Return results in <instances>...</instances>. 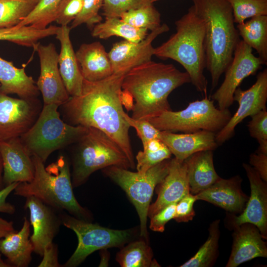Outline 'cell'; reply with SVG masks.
I'll return each mask as SVG.
<instances>
[{
    "label": "cell",
    "instance_id": "obj_1",
    "mask_svg": "<svg viewBox=\"0 0 267 267\" xmlns=\"http://www.w3.org/2000/svg\"><path fill=\"white\" fill-rule=\"evenodd\" d=\"M124 76L113 74L96 82L84 79L81 94L70 96L60 106L66 123L103 132L120 146L134 168L129 134L131 127L124 118L121 99Z\"/></svg>",
    "mask_w": 267,
    "mask_h": 267
},
{
    "label": "cell",
    "instance_id": "obj_2",
    "mask_svg": "<svg viewBox=\"0 0 267 267\" xmlns=\"http://www.w3.org/2000/svg\"><path fill=\"white\" fill-rule=\"evenodd\" d=\"M190 83L186 72L172 64L150 60L127 73L122 83L123 105L132 112V118L146 120L171 110L168 97L176 89Z\"/></svg>",
    "mask_w": 267,
    "mask_h": 267
},
{
    "label": "cell",
    "instance_id": "obj_3",
    "mask_svg": "<svg viewBox=\"0 0 267 267\" xmlns=\"http://www.w3.org/2000/svg\"><path fill=\"white\" fill-rule=\"evenodd\" d=\"M192 0L195 12L205 22L206 68L213 89L232 60L240 36L226 0Z\"/></svg>",
    "mask_w": 267,
    "mask_h": 267
},
{
    "label": "cell",
    "instance_id": "obj_4",
    "mask_svg": "<svg viewBox=\"0 0 267 267\" xmlns=\"http://www.w3.org/2000/svg\"><path fill=\"white\" fill-rule=\"evenodd\" d=\"M31 157L35 167L34 178L31 182H20L14 194L25 198L33 196L58 211H66L89 221L91 214L74 196L68 159L61 155L45 167L39 157Z\"/></svg>",
    "mask_w": 267,
    "mask_h": 267
},
{
    "label": "cell",
    "instance_id": "obj_5",
    "mask_svg": "<svg viewBox=\"0 0 267 267\" xmlns=\"http://www.w3.org/2000/svg\"><path fill=\"white\" fill-rule=\"evenodd\" d=\"M176 32L165 42L154 48V55L172 59L181 65L190 83L200 92L206 93L208 82L206 68L205 24L191 6L187 13L175 22Z\"/></svg>",
    "mask_w": 267,
    "mask_h": 267
},
{
    "label": "cell",
    "instance_id": "obj_6",
    "mask_svg": "<svg viewBox=\"0 0 267 267\" xmlns=\"http://www.w3.org/2000/svg\"><path fill=\"white\" fill-rule=\"evenodd\" d=\"M58 107L44 104L34 125L19 137L29 155L37 156L44 163L53 152L77 142L88 130L64 122Z\"/></svg>",
    "mask_w": 267,
    "mask_h": 267
},
{
    "label": "cell",
    "instance_id": "obj_7",
    "mask_svg": "<svg viewBox=\"0 0 267 267\" xmlns=\"http://www.w3.org/2000/svg\"><path fill=\"white\" fill-rule=\"evenodd\" d=\"M76 143L78 146L72 157L73 187L84 184L93 172L99 169L112 166L133 169L120 146L99 129L88 127L87 133Z\"/></svg>",
    "mask_w": 267,
    "mask_h": 267
},
{
    "label": "cell",
    "instance_id": "obj_8",
    "mask_svg": "<svg viewBox=\"0 0 267 267\" xmlns=\"http://www.w3.org/2000/svg\"><path fill=\"white\" fill-rule=\"evenodd\" d=\"M231 116L228 109L216 108L214 100L206 95L202 100L189 103L183 110L166 111L147 121L161 131L191 133L205 130L216 133L223 128Z\"/></svg>",
    "mask_w": 267,
    "mask_h": 267
},
{
    "label": "cell",
    "instance_id": "obj_9",
    "mask_svg": "<svg viewBox=\"0 0 267 267\" xmlns=\"http://www.w3.org/2000/svg\"><path fill=\"white\" fill-rule=\"evenodd\" d=\"M169 160L158 163L143 174L116 166L103 169V173L126 192L134 206L140 219V236L146 239L150 203L155 188L168 174Z\"/></svg>",
    "mask_w": 267,
    "mask_h": 267
},
{
    "label": "cell",
    "instance_id": "obj_10",
    "mask_svg": "<svg viewBox=\"0 0 267 267\" xmlns=\"http://www.w3.org/2000/svg\"><path fill=\"white\" fill-rule=\"evenodd\" d=\"M60 216L62 224L74 231L78 240L75 252L63 265L64 267L79 266L95 251L123 247L132 237L129 229H109L77 218L64 211H60Z\"/></svg>",
    "mask_w": 267,
    "mask_h": 267
},
{
    "label": "cell",
    "instance_id": "obj_11",
    "mask_svg": "<svg viewBox=\"0 0 267 267\" xmlns=\"http://www.w3.org/2000/svg\"><path fill=\"white\" fill-rule=\"evenodd\" d=\"M264 64L263 61L253 53V49L240 40L233 54L232 60L226 70L222 83L212 94V98L216 101L218 108L225 110L233 104V95L243 80L254 75Z\"/></svg>",
    "mask_w": 267,
    "mask_h": 267
},
{
    "label": "cell",
    "instance_id": "obj_12",
    "mask_svg": "<svg viewBox=\"0 0 267 267\" xmlns=\"http://www.w3.org/2000/svg\"><path fill=\"white\" fill-rule=\"evenodd\" d=\"M42 109L37 97L13 98L0 90V140L20 137L34 125Z\"/></svg>",
    "mask_w": 267,
    "mask_h": 267
},
{
    "label": "cell",
    "instance_id": "obj_13",
    "mask_svg": "<svg viewBox=\"0 0 267 267\" xmlns=\"http://www.w3.org/2000/svg\"><path fill=\"white\" fill-rule=\"evenodd\" d=\"M239 106L227 123L216 134L219 145L225 142L234 134L235 128L244 119L266 108L267 101V69L258 73L254 84L247 90L238 88L233 95Z\"/></svg>",
    "mask_w": 267,
    "mask_h": 267
},
{
    "label": "cell",
    "instance_id": "obj_14",
    "mask_svg": "<svg viewBox=\"0 0 267 267\" xmlns=\"http://www.w3.org/2000/svg\"><path fill=\"white\" fill-rule=\"evenodd\" d=\"M40 62V75L36 83L42 94L44 104L60 106L70 98L58 68V54L52 43L43 45L38 43L34 48Z\"/></svg>",
    "mask_w": 267,
    "mask_h": 267
},
{
    "label": "cell",
    "instance_id": "obj_15",
    "mask_svg": "<svg viewBox=\"0 0 267 267\" xmlns=\"http://www.w3.org/2000/svg\"><path fill=\"white\" fill-rule=\"evenodd\" d=\"M169 30L168 26L164 23L139 42L124 40L115 43L108 52L113 74L125 75L133 68L151 60L154 50L153 41Z\"/></svg>",
    "mask_w": 267,
    "mask_h": 267
},
{
    "label": "cell",
    "instance_id": "obj_16",
    "mask_svg": "<svg viewBox=\"0 0 267 267\" xmlns=\"http://www.w3.org/2000/svg\"><path fill=\"white\" fill-rule=\"evenodd\" d=\"M251 188V195L243 211L238 216H229L233 228L244 223L255 225L264 239H267V184L251 166L243 164Z\"/></svg>",
    "mask_w": 267,
    "mask_h": 267
},
{
    "label": "cell",
    "instance_id": "obj_17",
    "mask_svg": "<svg viewBox=\"0 0 267 267\" xmlns=\"http://www.w3.org/2000/svg\"><path fill=\"white\" fill-rule=\"evenodd\" d=\"M30 212L33 232L30 239L36 254L42 257L45 246L53 242L62 224L60 211L33 196L26 197L24 205Z\"/></svg>",
    "mask_w": 267,
    "mask_h": 267
},
{
    "label": "cell",
    "instance_id": "obj_18",
    "mask_svg": "<svg viewBox=\"0 0 267 267\" xmlns=\"http://www.w3.org/2000/svg\"><path fill=\"white\" fill-rule=\"evenodd\" d=\"M3 162V180L6 186L15 182H31L35 174L32 157L19 137L0 140Z\"/></svg>",
    "mask_w": 267,
    "mask_h": 267
},
{
    "label": "cell",
    "instance_id": "obj_19",
    "mask_svg": "<svg viewBox=\"0 0 267 267\" xmlns=\"http://www.w3.org/2000/svg\"><path fill=\"white\" fill-rule=\"evenodd\" d=\"M156 186L158 196L149 207L148 217L150 218L165 207L177 203L190 193L184 161L175 158L170 159L168 174Z\"/></svg>",
    "mask_w": 267,
    "mask_h": 267
},
{
    "label": "cell",
    "instance_id": "obj_20",
    "mask_svg": "<svg viewBox=\"0 0 267 267\" xmlns=\"http://www.w3.org/2000/svg\"><path fill=\"white\" fill-rule=\"evenodd\" d=\"M241 182L239 176L228 179L220 177L208 188L195 195L197 200L212 203L232 214H240L249 199L242 190Z\"/></svg>",
    "mask_w": 267,
    "mask_h": 267
},
{
    "label": "cell",
    "instance_id": "obj_21",
    "mask_svg": "<svg viewBox=\"0 0 267 267\" xmlns=\"http://www.w3.org/2000/svg\"><path fill=\"white\" fill-rule=\"evenodd\" d=\"M233 228L232 250L226 267H236L255 258L267 257L266 242L257 226L244 223Z\"/></svg>",
    "mask_w": 267,
    "mask_h": 267
},
{
    "label": "cell",
    "instance_id": "obj_22",
    "mask_svg": "<svg viewBox=\"0 0 267 267\" xmlns=\"http://www.w3.org/2000/svg\"><path fill=\"white\" fill-rule=\"evenodd\" d=\"M159 139L168 147L175 158L181 161L199 151H213L218 146L216 134L205 130L182 134L161 131Z\"/></svg>",
    "mask_w": 267,
    "mask_h": 267
},
{
    "label": "cell",
    "instance_id": "obj_23",
    "mask_svg": "<svg viewBox=\"0 0 267 267\" xmlns=\"http://www.w3.org/2000/svg\"><path fill=\"white\" fill-rule=\"evenodd\" d=\"M71 30L68 26L58 27L55 36L60 44L59 72L69 95L76 96L81 94L84 78L70 40Z\"/></svg>",
    "mask_w": 267,
    "mask_h": 267
},
{
    "label": "cell",
    "instance_id": "obj_24",
    "mask_svg": "<svg viewBox=\"0 0 267 267\" xmlns=\"http://www.w3.org/2000/svg\"><path fill=\"white\" fill-rule=\"evenodd\" d=\"M75 53L85 80L98 81L113 74L108 53L100 43L83 44Z\"/></svg>",
    "mask_w": 267,
    "mask_h": 267
},
{
    "label": "cell",
    "instance_id": "obj_25",
    "mask_svg": "<svg viewBox=\"0 0 267 267\" xmlns=\"http://www.w3.org/2000/svg\"><path fill=\"white\" fill-rule=\"evenodd\" d=\"M30 225L25 217L19 231L12 232L0 239V252L6 257L5 262L11 267H27L32 261L34 248L29 239Z\"/></svg>",
    "mask_w": 267,
    "mask_h": 267
},
{
    "label": "cell",
    "instance_id": "obj_26",
    "mask_svg": "<svg viewBox=\"0 0 267 267\" xmlns=\"http://www.w3.org/2000/svg\"><path fill=\"white\" fill-rule=\"evenodd\" d=\"M184 161L189 191L193 195L208 188L220 178L214 167L213 150L196 152Z\"/></svg>",
    "mask_w": 267,
    "mask_h": 267
},
{
    "label": "cell",
    "instance_id": "obj_27",
    "mask_svg": "<svg viewBox=\"0 0 267 267\" xmlns=\"http://www.w3.org/2000/svg\"><path fill=\"white\" fill-rule=\"evenodd\" d=\"M32 77L24 68L16 67L12 62L0 56V90L5 94H16L21 98L37 97L39 90Z\"/></svg>",
    "mask_w": 267,
    "mask_h": 267
},
{
    "label": "cell",
    "instance_id": "obj_28",
    "mask_svg": "<svg viewBox=\"0 0 267 267\" xmlns=\"http://www.w3.org/2000/svg\"><path fill=\"white\" fill-rule=\"evenodd\" d=\"M236 28L242 41L256 50L264 64L267 63V15L253 17L237 24Z\"/></svg>",
    "mask_w": 267,
    "mask_h": 267
},
{
    "label": "cell",
    "instance_id": "obj_29",
    "mask_svg": "<svg viewBox=\"0 0 267 267\" xmlns=\"http://www.w3.org/2000/svg\"><path fill=\"white\" fill-rule=\"evenodd\" d=\"M147 35L148 30L135 28L116 17H105V21L96 24L91 31L92 37L100 39L117 36L134 43L143 40Z\"/></svg>",
    "mask_w": 267,
    "mask_h": 267
},
{
    "label": "cell",
    "instance_id": "obj_30",
    "mask_svg": "<svg viewBox=\"0 0 267 267\" xmlns=\"http://www.w3.org/2000/svg\"><path fill=\"white\" fill-rule=\"evenodd\" d=\"M57 27L49 26L40 29L30 25L0 29V41H6L20 45L35 48L38 42L48 36L55 35Z\"/></svg>",
    "mask_w": 267,
    "mask_h": 267
},
{
    "label": "cell",
    "instance_id": "obj_31",
    "mask_svg": "<svg viewBox=\"0 0 267 267\" xmlns=\"http://www.w3.org/2000/svg\"><path fill=\"white\" fill-rule=\"evenodd\" d=\"M150 247L143 240L132 242L117 254L116 261L122 267H160L153 260Z\"/></svg>",
    "mask_w": 267,
    "mask_h": 267
},
{
    "label": "cell",
    "instance_id": "obj_32",
    "mask_svg": "<svg viewBox=\"0 0 267 267\" xmlns=\"http://www.w3.org/2000/svg\"><path fill=\"white\" fill-rule=\"evenodd\" d=\"M220 220L213 221L209 228L207 240L196 253L180 267H209L213 265L218 254Z\"/></svg>",
    "mask_w": 267,
    "mask_h": 267
},
{
    "label": "cell",
    "instance_id": "obj_33",
    "mask_svg": "<svg viewBox=\"0 0 267 267\" xmlns=\"http://www.w3.org/2000/svg\"><path fill=\"white\" fill-rule=\"evenodd\" d=\"M40 0H0V29L17 25Z\"/></svg>",
    "mask_w": 267,
    "mask_h": 267
},
{
    "label": "cell",
    "instance_id": "obj_34",
    "mask_svg": "<svg viewBox=\"0 0 267 267\" xmlns=\"http://www.w3.org/2000/svg\"><path fill=\"white\" fill-rule=\"evenodd\" d=\"M143 151L136 155L137 172L143 174L150 168L167 159L172 153L168 147L159 138L148 141L143 145Z\"/></svg>",
    "mask_w": 267,
    "mask_h": 267
},
{
    "label": "cell",
    "instance_id": "obj_35",
    "mask_svg": "<svg viewBox=\"0 0 267 267\" xmlns=\"http://www.w3.org/2000/svg\"><path fill=\"white\" fill-rule=\"evenodd\" d=\"M160 17L152 3L125 12L120 18L135 28L152 31L161 26Z\"/></svg>",
    "mask_w": 267,
    "mask_h": 267
},
{
    "label": "cell",
    "instance_id": "obj_36",
    "mask_svg": "<svg viewBox=\"0 0 267 267\" xmlns=\"http://www.w3.org/2000/svg\"><path fill=\"white\" fill-rule=\"evenodd\" d=\"M62 0H40L29 15L17 26L30 25L38 29L46 28L54 21L57 8Z\"/></svg>",
    "mask_w": 267,
    "mask_h": 267
},
{
    "label": "cell",
    "instance_id": "obj_37",
    "mask_svg": "<svg viewBox=\"0 0 267 267\" xmlns=\"http://www.w3.org/2000/svg\"><path fill=\"white\" fill-rule=\"evenodd\" d=\"M230 5L234 23L239 24L258 15H267V0H226Z\"/></svg>",
    "mask_w": 267,
    "mask_h": 267
},
{
    "label": "cell",
    "instance_id": "obj_38",
    "mask_svg": "<svg viewBox=\"0 0 267 267\" xmlns=\"http://www.w3.org/2000/svg\"><path fill=\"white\" fill-rule=\"evenodd\" d=\"M103 0H83L82 9L72 22L70 29L75 28L81 24H85L90 29L102 20L99 14L102 7Z\"/></svg>",
    "mask_w": 267,
    "mask_h": 267
},
{
    "label": "cell",
    "instance_id": "obj_39",
    "mask_svg": "<svg viewBox=\"0 0 267 267\" xmlns=\"http://www.w3.org/2000/svg\"><path fill=\"white\" fill-rule=\"evenodd\" d=\"M247 127L249 134L259 144L257 150L267 154V110L264 109L252 116Z\"/></svg>",
    "mask_w": 267,
    "mask_h": 267
},
{
    "label": "cell",
    "instance_id": "obj_40",
    "mask_svg": "<svg viewBox=\"0 0 267 267\" xmlns=\"http://www.w3.org/2000/svg\"><path fill=\"white\" fill-rule=\"evenodd\" d=\"M150 3V0H103V14L120 18L125 12Z\"/></svg>",
    "mask_w": 267,
    "mask_h": 267
},
{
    "label": "cell",
    "instance_id": "obj_41",
    "mask_svg": "<svg viewBox=\"0 0 267 267\" xmlns=\"http://www.w3.org/2000/svg\"><path fill=\"white\" fill-rule=\"evenodd\" d=\"M83 0H62L57 8L55 20L62 26H68L80 13Z\"/></svg>",
    "mask_w": 267,
    "mask_h": 267
},
{
    "label": "cell",
    "instance_id": "obj_42",
    "mask_svg": "<svg viewBox=\"0 0 267 267\" xmlns=\"http://www.w3.org/2000/svg\"><path fill=\"white\" fill-rule=\"evenodd\" d=\"M124 116L130 127H134L143 145L149 140L159 139L161 131L153 126L148 121L134 119L126 113L124 114Z\"/></svg>",
    "mask_w": 267,
    "mask_h": 267
},
{
    "label": "cell",
    "instance_id": "obj_43",
    "mask_svg": "<svg viewBox=\"0 0 267 267\" xmlns=\"http://www.w3.org/2000/svg\"><path fill=\"white\" fill-rule=\"evenodd\" d=\"M197 201L195 195L188 193L176 203L174 219L177 222H188L195 215L194 204Z\"/></svg>",
    "mask_w": 267,
    "mask_h": 267
},
{
    "label": "cell",
    "instance_id": "obj_44",
    "mask_svg": "<svg viewBox=\"0 0 267 267\" xmlns=\"http://www.w3.org/2000/svg\"><path fill=\"white\" fill-rule=\"evenodd\" d=\"M176 203L165 207L150 218L149 228L154 231L162 232L165 230L166 224L174 219Z\"/></svg>",
    "mask_w": 267,
    "mask_h": 267
},
{
    "label": "cell",
    "instance_id": "obj_45",
    "mask_svg": "<svg viewBox=\"0 0 267 267\" xmlns=\"http://www.w3.org/2000/svg\"><path fill=\"white\" fill-rule=\"evenodd\" d=\"M58 246L53 242L47 245L44 249L43 259L39 267H61L58 262Z\"/></svg>",
    "mask_w": 267,
    "mask_h": 267
},
{
    "label": "cell",
    "instance_id": "obj_46",
    "mask_svg": "<svg viewBox=\"0 0 267 267\" xmlns=\"http://www.w3.org/2000/svg\"><path fill=\"white\" fill-rule=\"evenodd\" d=\"M250 165L258 173L262 179L267 181V154L257 150L250 155Z\"/></svg>",
    "mask_w": 267,
    "mask_h": 267
},
{
    "label": "cell",
    "instance_id": "obj_47",
    "mask_svg": "<svg viewBox=\"0 0 267 267\" xmlns=\"http://www.w3.org/2000/svg\"><path fill=\"white\" fill-rule=\"evenodd\" d=\"M19 182H15L11 183L0 190V213L9 215H13L15 213L16 210L15 206L7 202L6 199Z\"/></svg>",
    "mask_w": 267,
    "mask_h": 267
},
{
    "label": "cell",
    "instance_id": "obj_48",
    "mask_svg": "<svg viewBox=\"0 0 267 267\" xmlns=\"http://www.w3.org/2000/svg\"><path fill=\"white\" fill-rule=\"evenodd\" d=\"M15 231L12 221H8L0 217V239Z\"/></svg>",
    "mask_w": 267,
    "mask_h": 267
},
{
    "label": "cell",
    "instance_id": "obj_49",
    "mask_svg": "<svg viewBox=\"0 0 267 267\" xmlns=\"http://www.w3.org/2000/svg\"><path fill=\"white\" fill-rule=\"evenodd\" d=\"M3 162L1 154L0 153V190H2L5 187L3 180Z\"/></svg>",
    "mask_w": 267,
    "mask_h": 267
},
{
    "label": "cell",
    "instance_id": "obj_50",
    "mask_svg": "<svg viewBox=\"0 0 267 267\" xmlns=\"http://www.w3.org/2000/svg\"><path fill=\"white\" fill-rule=\"evenodd\" d=\"M1 255V253L0 252V267H11L10 265L2 259Z\"/></svg>",
    "mask_w": 267,
    "mask_h": 267
},
{
    "label": "cell",
    "instance_id": "obj_51",
    "mask_svg": "<svg viewBox=\"0 0 267 267\" xmlns=\"http://www.w3.org/2000/svg\"><path fill=\"white\" fill-rule=\"evenodd\" d=\"M157 0H150V2H152V3H153L154 2H155L156 1H157Z\"/></svg>",
    "mask_w": 267,
    "mask_h": 267
},
{
    "label": "cell",
    "instance_id": "obj_52",
    "mask_svg": "<svg viewBox=\"0 0 267 267\" xmlns=\"http://www.w3.org/2000/svg\"></svg>",
    "mask_w": 267,
    "mask_h": 267
}]
</instances>
